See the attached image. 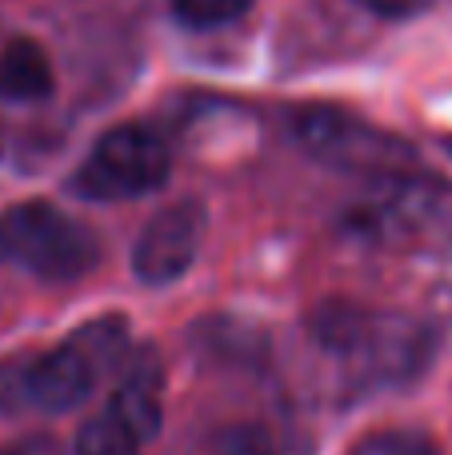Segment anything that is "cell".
I'll use <instances>...</instances> for the list:
<instances>
[{"instance_id":"6da1fadb","label":"cell","mask_w":452,"mask_h":455,"mask_svg":"<svg viewBox=\"0 0 452 455\" xmlns=\"http://www.w3.org/2000/svg\"><path fill=\"white\" fill-rule=\"evenodd\" d=\"M0 256L52 283L80 280L101 256V243L85 224L44 200H24L0 216Z\"/></svg>"},{"instance_id":"7a4b0ae2","label":"cell","mask_w":452,"mask_h":455,"mask_svg":"<svg viewBox=\"0 0 452 455\" xmlns=\"http://www.w3.org/2000/svg\"><path fill=\"white\" fill-rule=\"evenodd\" d=\"M173 172L168 144L141 124H120L104 132L72 176V188L88 200H136L165 188Z\"/></svg>"},{"instance_id":"3957f363","label":"cell","mask_w":452,"mask_h":455,"mask_svg":"<svg viewBox=\"0 0 452 455\" xmlns=\"http://www.w3.org/2000/svg\"><path fill=\"white\" fill-rule=\"evenodd\" d=\"M205 240V208L197 200H181V204H168L144 224L141 240L133 248V272L144 283L160 288V283L181 280L192 267Z\"/></svg>"},{"instance_id":"277c9868","label":"cell","mask_w":452,"mask_h":455,"mask_svg":"<svg viewBox=\"0 0 452 455\" xmlns=\"http://www.w3.org/2000/svg\"><path fill=\"white\" fill-rule=\"evenodd\" d=\"M96 371H101V363L77 339L44 355H32V360H24V403L40 411H69L93 392Z\"/></svg>"},{"instance_id":"5b68a950","label":"cell","mask_w":452,"mask_h":455,"mask_svg":"<svg viewBox=\"0 0 452 455\" xmlns=\"http://www.w3.org/2000/svg\"><path fill=\"white\" fill-rule=\"evenodd\" d=\"M296 136L309 152H317L320 160H333V164H381L384 148H392V140L376 136L368 124L352 120L349 112L336 108H309L296 116Z\"/></svg>"},{"instance_id":"8992f818","label":"cell","mask_w":452,"mask_h":455,"mask_svg":"<svg viewBox=\"0 0 452 455\" xmlns=\"http://www.w3.org/2000/svg\"><path fill=\"white\" fill-rule=\"evenodd\" d=\"M109 416L133 435L136 443L152 440L160 427V368L152 352L128 355V368L120 376L117 392H112Z\"/></svg>"},{"instance_id":"52a82bcc","label":"cell","mask_w":452,"mask_h":455,"mask_svg":"<svg viewBox=\"0 0 452 455\" xmlns=\"http://www.w3.org/2000/svg\"><path fill=\"white\" fill-rule=\"evenodd\" d=\"M52 92V64L28 36L0 40V96L4 100H44Z\"/></svg>"},{"instance_id":"ba28073f","label":"cell","mask_w":452,"mask_h":455,"mask_svg":"<svg viewBox=\"0 0 452 455\" xmlns=\"http://www.w3.org/2000/svg\"><path fill=\"white\" fill-rule=\"evenodd\" d=\"M77 455H141V443L112 416H96L77 432Z\"/></svg>"},{"instance_id":"9c48e42d","label":"cell","mask_w":452,"mask_h":455,"mask_svg":"<svg viewBox=\"0 0 452 455\" xmlns=\"http://www.w3.org/2000/svg\"><path fill=\"white\" fill-rule=\"evenodd\" d=\"M349 455H437L432 440L413 427H389V432H373L357 443Z\"/></svg>"},{"instance_id":"30bf717a","label":"cell","mask_w":452,"mask_h":455,"mask_svg":"<svg viewBox=\"0 0 452 455\" xmlns=\"http://www.w3.org/2000/svg\"><path fill=\"white\" fill-rule=\"evenodd\" d=\"M253 0H173V12L189 28H216V24L237 20Z\"/></svg>"},{"instance_id":"8fae6325","label":"cell","mask_w":452,"mask_h":455,"mask_svg":"<svg viewBox=\"0 0 452 455\" xmlns=\"http://www.w3.org/2000/svg\"><path fill=\"white\" fill-rule=\"evenodd\" d=\"M216 455H277V448H272L269 432L256 424H240L232 427L229 435L221 440V451Z\"/></svg>"},{"instance_id":"7c38bea8","label":"cell","mask_w":452,"mask_h":455,"mask_svg":"<svg viewBox=\"0 0 452 455\" xmlns=\"http://www.w3.org/2000/svg\"><path fill=\"white\" fill-rule=\"evenodd\" d=\"M28 408L24 403V360H4L0 363V411Z\"/></svg>"},{"instance_id":"4fadbf2b","label":"cell","mask_w":452,"mask_h":455,"mask_svg":"<svg viewBox=\"0 0 452 455\" xmlns=\"http://www.w3.org/2000/svg\"><path fill=\"white\" fill-rule=\"evenodd\" d=\"M0 455H69V451L52 435H24V440H16L12 448H4Z\"/></svg>"},{"instance_id":"5bb4252c","label":"cell","mask_w":452,"mask_h":455,"mask_svg":"<svg viewBox=\"0 0 452 455\" xmlns=\"http://www.w3.org/2000/svg\"><path fill=\"white\" fill-rule=\"evenodd\" d=\"M360 4L381 16H416L421 8H429L432 0H360Z\"/></svg>"}]
</instances>
